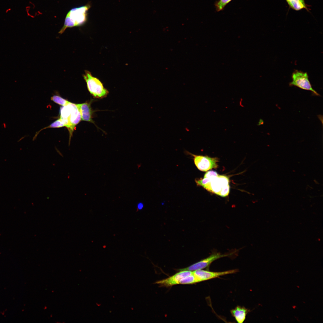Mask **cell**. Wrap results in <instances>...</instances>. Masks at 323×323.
Here are the masks:
<instances>
[{
    "label": "cell",
    "instance_id": "cell-5",
    "mask_svg": "<svg viewBox=\"0 0 323 323\" xmlns=\"http://www.w3.org/2000/svg\"><path fill=\"white\" fill-rule=\"evenodd\" d=\"M208 179L209 181L202 187L210 192L219 196L222 190L229 185V178L226 175H218Z\"/></svg>",
    "mask_w": 323,
    "mask_h": 323
},
{
    "label": "cell",
    "instance_id": "cell-14",
    "mask_svg": "<svg viewBox=\"0 0 323 323\" xmlns=\"http://www.w3.org/2000/svg\"><path fill=\"white\" fill-rule=\"evenodd\" d=\"M51 99L55 103L60 105L64 106L69 102L58 95H55L51 97Z\"/></svg>",
    "mask_w": 323,
    "mask_h": 323
},
{
    "label": "cell",
    "instance_id": "cell-10",
    "mask_svg": "<svg viewBox=\"0 0 323 323\" xmlns=\"http://www.w3.org/2000/svg\"><path fill=\"white\" fill-rule=\"evenodd\" d=\"M93 100H92L89 102L76 105L80 111L81 120L95 124L93 118L94 113L96 111L93 110L91 107V104Z\"/></svg>",
    "mask_w": 323,
    "mask_h": 323
},
{
    "label": "cell",
    "instance_id": "cell-8",
    "mask_svg": "<svg viewBox=\"0 0 323 323\" xmlns=\"http://www.w3.org/2000/svg\"><path fill=\"white\" fill-rule=\"evenodd\" d=\"M192 272L184 270L180 271L175 275L164 279L156 282L155 283L161 287H169L179 284L180 281L183 278L191 275Z\"/></svg>",
    "mask_w": 323,
    "mask_h": 323
},
{
    "label": "cell",
    "instance_id": "cell-4",
    "mask_svg": "<svg viewBox=\"0 0 323 323\" xmlns=\"http://www.w3.org/2000/svg\"><path fill=\"white\" fill-rule=\"evenodd\" d=\"M292 81L289 83L290 86H295L304 90L310 91L316 95H319L312 87L307 72L296 70L292 73Z\"/></svg>",
    "mask_w": 323,
    "mask_h": 323
},
{
    "label": "cell",
    "instance_id": "cell-9",
    "mask_svg": "<svg viewBox=\"0 0 323 323\" xmlns=\"http://www.w3.org/2000/svg\"><path fill=\"white\" fill-rule=\"evenodd\" d=\"M81 120V116L79 110L76 104L73 103L71 113L68 119V124L66 127L70 133L69 145L75 128Z\"/></svg>",
    "mask_w": 323,
    "mask_h": 323
},
{
    "label": "cell",
    "instance_id": "cell-2",
    "mask_svg": "<svg viewBox=\"0 0 323 323\" xmlns=\"http://www.w3.org/2000/svg\"><path fill=\"white\" fill-rule=\"evenodd\" d=\"M83 77L89 91L95 98H103L108 94V91L104 88L102 83L99 79L92 76L89 71L86 70Z\"/></svg>",
    "mask_w": 323,
    "mask_h": 323
},
{
    "label": "cell",
    "instance_id": "cell-11",
    "mask_svg": "<svg viewBox=\"0 0 323 323\" xmlns=\"http://www.w3.org/2000/svg\"><path fill=\"white\" fill-rule=\"evenodd\" d=\"M250 310L243 306H238L234 309L231 310L230 312L238 323H242L245 320L247 314Z\"/></svg>",
    "mask_w": 323,
    "mask_h": 323
},
{
    "label": "cell",
    "instance_id": "cell-6",
    "mask_svg": "<svg viewBox=\"0 0 323 323\" xmlns=\"http://www.w3.org/2000/svg\"><path fill=\"white\" fill-rule=\"evenodd\" d=\"M194 157V163L199 170L206 171L213 168L217 167V162L218 159L216 158H211L208 156L196 155L191 154Z\"/></svg>",
    "mask_w": 323,
    "mask_h": 323
},
{
    "label": "cell",
    "instance_id": "cell-13",
    "mask_svg": "<svg viewBox=\"0 0 323 323\" xmlns=\"http://www.w3.org/2000/svg\"><path fill=\"white\" fill-rule=\"evenodd\" d=\"M232 0H219L215 3L214 5L217 11L219 12L224 10L226 6Z\"/></svg>",
    "mask_w": 323,
    "mask_h": 323
},
{
    "label": "cell",
    "instance_id": "cell-17",
    "mask_svg": "<svg viewBox=\"0 0 323 323\" xmlns=\"http://www.w3.org/2000/svg\"><path fill=\"white\" fill-rule=\"evenodd\" d=\"M143 204L142 203H139L138 205V208L139 209H141L143 208Z\"/></svg>",
    "mask_w": 323,
    "mask_h": 323
},
{
    "label": "cell",
    "instance_id": "cell-1",
    "mask_svg": "<svg viewBox=\"0 0 323 323\" xmlns=\"http://www.w3.org/2000/svg\"><path fill=\"white\" fill-rule=\"evenodd\" d=\"M90 7L88 4L82 6L71 9L67 14L64 25L59 33H63L68 28L81 26L86 22L87 12Z\"/></svg>",
    "mask_w": 323,
    "mask_h": 323
},
{
    "label": "cell",
    "instance_id": "cell-15",
    "mask_svg": "<svg viewBox=\"0 0 323 323\" xmlns=\"http://www.w3.org/2000/svg\"><path fill=\"white\" fill-rule=\"evenodd\" d=\"M66 123L63 120L60 118L52 123L48 127L43 128V129L48 128H60L65 127Z\"/></svg>",
    "mask_w": 323,
    "mask_h": 323
},
{
    "label": "cell",
    "instance_id": "cell-3",
    "mask_svg": "<svg viewBox=\"0 0 323 323\" xmlns=\"http://www.w3.org/2000/svg\"><path fill=\"white\" fill-rule=\"evenodd\" d=\"M237 250L227 254H222L217 251H213L211 255L208 257L184 268L179 269L178 271L188 270L194 271L202 269L208 267L215 260L222 258L231 256L237 252Z\"/></svg>",
    "mask_w": 323,
    "mask_h": 323
},
{
    "label": "cell",
    "instance_id": "cell-16",
    "mask_svg": "<svg viewBox=\"0 0 323 323\" xmlns=\"http://www.w3.org/2000/svg\"><path fill=\"white\" fill-rule=\"evenodd\" d=\"M217 172L214 170H210L206 172L204 176V178H210L217 176Z\"/></svg>",
    "mask_w": 323,
    "mask_h": 323
},
{
    "label": "cell",
    "instance_id": "cell-7",
    "mask_svg": "<svg viewBox=\"0 0 323 323\" xmlns=\"http://www.w3.org/2000/svg\"><path fill=\"white\" fill-rule=\"evenodd\" d=\"M238 271L237 269H234L223 272H214L199 269L193 271L192 273L198 283L221 276L234 273Z\"/></svg>",
    "mask_w": 323,
    "mask_h": 323
},
{
    "label": "cell",
    "instance_id": "cell-12",
    "mask_svg": "<svg viewBox=\"0 0 323 323\" xmlns=\"http://www.w3.org/2000/svg\"><path fill=\"white\" fill-rule=\"evenodd\" d=\"M198 283L193 273L191 275L182 278L179 281V284H191Z\"/></svg>",
    "mask_w": 323,
    "mask_h": 323
}]
</instances>
